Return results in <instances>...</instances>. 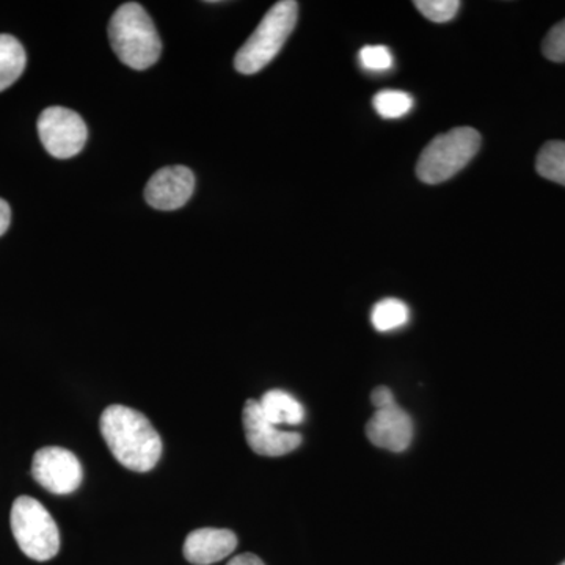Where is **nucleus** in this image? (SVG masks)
<instances>
[{
	"instance_id": "obj_19",
	"label": "nucleus",
	"mask_w": 565,
	"mask_h": 565,
	"mask_svg": "<svg viewBox=\"0 0 565 565\" xmlns=\"http://www.w3.org/2000/svg\"><path fill=\"white\" fill-rule=\"evenodd\" d=\"M542 51L548 61L565 62V20L556 24L545 36Z\"/></svg>"
},
{
	"instance_id": "obj_11",
	"label": "nucleus",
	"mask_w": 565,
	"mask_h": 565,
	"mask_svg": "<svg viewBox=\"0 0 565 565\" xmlns=\"http://www.w3.org/2000/svg\"><path fill=\"white\" fill-rule=\"evenodd\" d=\"M236 546L233 531L202 527L185 537L184 557L193 565H211L232 555Z\"/></svg>"
},
{
	"instance_id": "obj_7",
	"label": "nucleus",
	"mask_w": 565,
	"mask_h": 565,
	"mask_svg": "<svg viewBox=\"0 0 565 565\" xmlns=\"http://www.w3.org/2000/svg\"><path fill=\"white\" fill-rule=\"evenodd\" d=\"M32 476L47 492L70 494L79 489L84 470L68 449L46 446L33 456Z\"/></svg>"
},
{
	"instance_id": "obj_4",
	"label": "nucleus",
	"mask_w": 565,
	"mask_h": 565,
	"mask_svg": "<svg viewBox=\"0 0 565 565\" xmlns=\"http://www.w3.org/2000/svg\"><path fill=\"white\" fill-rule=\"evenodd\" d=\"M479 148L481 134L473 128H456L441 134L424 148L416 174L426 184H440L465 169Z\"/></svg>"
},
{
	"instance_id": "obj_14",
	"label": "nucleus",
	"mask_w": 565,
	"mask_h": 565,
	"mask_svg": "<svg viewBox=\"0 0 565 565\" xmlns=\"http://www.w3.org/2000/svg\"><path fill=\"white\" fill-rule=\"evenodd\" d=\"M411 318V310L399 299H384L375 303L371 311V322L379 332H393L401 329Z\"/></svg>"
},
{
	"instance_id": "obj_5",
	"label": "nucleus",
	"mask_w": 565,
	"mask_h": 565,
	"mask_svg": "<svg viewBox=\"0 0 565 565\" xmlns=\"http://www.w3.org/2000/svg\"><path fill=\"white\" fill-rule=\"evenodd\" d=\"M11 533L21 552L33 561L44 563L57 556L61 533L50 511L32 497H20L11 505Z\"/></svg>"
},
{
	"instance_id": "obj_23",
	"label": "nucleus",
	"mask_w": 565,
	"mask_h": 565,
	"mask_svg": "<svg viewBox=\"0 0 565 565\" xmlns=\"http://www.w3.org/2000/svg\"><path fill=\"white\" fill-rule=\"evenodd\" d=\"M561 565H565V561H564V563H563V564H561Z\"/></svg>"
},
{
	"instance_id": "obj_2",
	"label": "nucleus",
	"mask_w": 565,
	"mask_h": 565,
	"mask_svg": "<svg viewBox=\"0 0 565 565\" xmlns=\"http://www.w3.org/2000/svg\"><path fill=\"white\" fill-rule=\"evenodd\" d=\"M109 40L111 50L129 68L148 70L161 58V36L140 3L118 7L110 20Z\"/></svg>"
},
{
	"instance_id": "obj_21",
	"label": "nucleus",
	"mask_w": 565,
	"mask_h": 565,
	"mask_svg": "<svg viewBox=\"0 0 565 565\" xmlns=\"http://www.w3.org/2000/svg\"><path fill=\"white\" fill-rule=\"evenodd\" d=\"M11 223L10 204L6 200L0 199V236L7 233Z\"/></svg>"
},
{
	"instance_id": "obj_9",
	"label": "nucleus",
	"mask_w": 565,
	"mask_h": 565,
	"mask_svg": "<svg viewBox=\"0 0 565 565\" xmlns=\"http://www.w3.org/2000/svg\"><path fill=\"white\" fill-rule=\"evenodd\" d=\"M195 191V177L188 167L174 166L158 170L147 188L145 200L151 207L158 211L180 210L191 200Z\"/></svg>"
},
{
	"instance_id": "obj_12",
	"label": "nucleus",
	"mask_w": 565,
	"mask_h": 565,
	"mask_svg": "<svg viewBox=\"0 0 565 565\" xmlns=\"http://www.w3.org/2000/svg\"><path fill=\"white\" fill-rule=\"evenodd\" d=\"M263 415L269 419L275 426L289 424L296 426L305 418L302 404L291 396V394L282 392V390H270L258 401Z\"/></svg>"
},
{
	"instance_id": "obj_13",
	"label": "nucleus",
	"mask_w": 565,
	"mask_h": 565,
	"mask_svg": "<svg viewBox=\"0 0 565 565\" xmlns=\"http://www.w3.org/2000/svg\"><path fill=\"white\" fill-rule=\"evenodd\" d=\"M24 47L20 41L11 35H0V92L7 90L11 87L25 70Z\"/></svg>"
},
{
	"instance_id": "obj_3",
	"label": "nucleus",
	"mask_w": 565,
	"mask_h": 565,
	"mask_svg": "<svg viewBox=\"0 0 565 565\" xmlns=\"http://www.w3.org/2000/svg\"><path fill=\"white\" fill-rule=\"evenodd\" d=\"M299 18V3L281 0L267 11L250 39L234 57V66L241 74L259 73L277 57L282 44L291 36Z\"/></svg>"
},
{
	"instance_id": "obj_22",
	"label": "nucleus",
	"mask_w": 565,
	"mask_h": 565,
	"mask_svg": "<svg viewBox=\"0 0 565 565\" xmlns=\"http://www.w3.org/2000/svg\"><path fill=\"white\" fill-rule=\"evenodd\" d=\"M226 565H264V563L258 556L252 555V553H244V555L233 557Z\"/></svg>"
},
{
	"instance_id": "obj_1",
	"label": "nucleus",
	"mask_w": 565,
	"mask_h": 565,
	"mask_svg": "<svg viewBox=\"0 0 565 565\" xmlns=\"http://www.w3.org/2000/svg\"><path fill=\"white\" fill-rule=\"evenodd\" d=\"M99 427L111 455L128 470L147 473L161 459V437L140 412L110 405L103 412Z\"/></svg>"
},
{
	"instance_id": "obj_20",
	"label": "nucleus",
	"mask_w": 565,
	"mask_h": 565,
	"mask_svg": "<svg viewBox=\"0 0 565 565\" xmlns=\"http://www.w3.org/2000/svg\"><path fill=\"white\" fill-rule=\"evenodd\" d=\"M371 403H373L375 411H377V408H384L388 407V405L396 404V399H394V394L388 386H377L373 394H371Z\"/></svg>"
},
{
	"instance_id": "obj_6",
	"label": "nucleus",
	"mask_w": 565,
	"mask_h": 565,
	"mask_svg": "<svg viewBox=\"0 0 565 565\" xmlns=\"http://www.w3.org/2000/svg\"><path fill=\"white\" fill-rule=\"evenodd\" d=\"M41 143L52 158L70 159L84 150L88 139V129L77 111L66 107H47L39 118Z\"/></svg>"
},
{
	"instance_id": "obj_17",
	"label": "nucleus",
	"mask_w": 565,
	"mask_h": 565,
	"mask_svg": "<svg viewBox=\"0 0 565 565\" xmlns=\"http://www.w3.org/2000/svg\"><path fill=\"white\" fill-rule=\"evenodd\" d=\"M415 7L429 21L448 22L455 20L460 2L459 0H416Z\"/></svg>"
},
{
	"instance_id": "obj_8",
	"label": "nucleus",
	"mask_w": 565,
	"mask_h": 565,
	"mask_svg": "<svg viewBox=\"0 0 565 565\" xmlns=\"http://www.w3.org/2000/svg\"><path fill=\"white\" fill-rule=\"evenodd\" d=\"M243 423L245 438L252 451L259 456L280 457L296 451L302 444L297 433L281 430L263 415L258 401L248 399L244 405Z\"/></svg>"
},
{
	"instance_id": "obj_15",
	"label": "nucleus",
	"mask_w": 565,
	"mask_h": 565,
	"mask_svg": "<svg viewBox=\"0 0 565 565\" xmlns=\"http://www.w3.org/2000/svg\"><path fill=\"white\" fill-rule=\"evenodd\" d=\"M535 170L545 180L565 185V141H546L539 151Z\"/></svg>"
},
{
	"instance_id": "obj_18",
	"label": "nucleus",
	"mask_w": 565,
	"mask_h": 565,
	"mask_svg": "<svg viewBox=\"0 0 565 565\" xmlns=\"http://www.w3.org/2000/svg\"><path fill=\"white\" fill-rule=\"evenodd\" d=\"M359 61L364 70L375 73L392 70L394 63L392 51L386 46H364L360 51Z\"/></svg>"
},
{
	"instance_id": "obj_10",
	"label": "nucleus",
	"mask_w": 565,
	"mask_h": 565,
	"mask_svg": "<svg viewBox=\"0 0 565 565\" xmlns=\"http://www.w3.org/2000/svg\"><path fill=\"white\" fill-rule=\"evenodd\" d=\"M366 435L377 448L403 452L414 440V422L396 403L374 412L366 424Z\"/></svg>"
},
{
	"instance_id": "obj_16",
	"label": "nucleus",
	"mask_w": 565,
	"mask_h": 565,
	"mask_svg": "<svg viewBox=\"0 0 565 565\" xmlns=\"http://www.w3.org/2000/svg\"><path fill=\"white\" fill-rule=\"evenodd\" d=\"M414 98L408 93L399 90L379 92L374 96L373 106L375 111L385 120L403 118L414 109Z\"/></svg>"
}]
</instances>
